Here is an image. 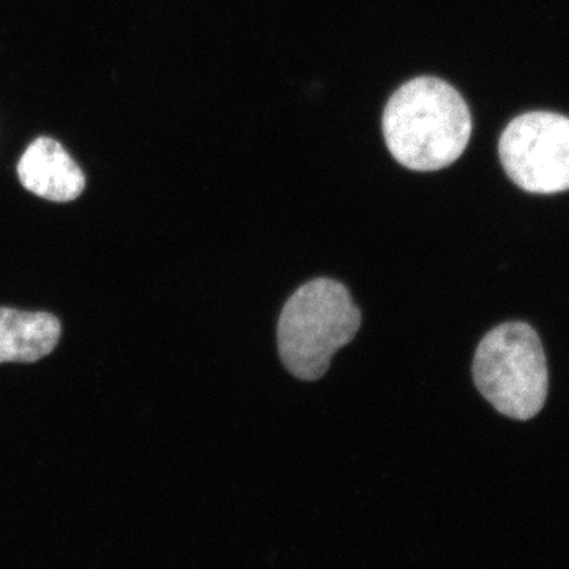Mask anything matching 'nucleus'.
<instances>
[{
	"label": "nucleus",
	"mask_w": 569,
	"mask_h": 569,
	"mask_svg": "<svg viewBox=\"0 0 569 569\" xmlns=\"http://www.w3.org/2000/svg\"><path fill=\"white\" fill-rule=\"evenodd\" d=\"M18 176L29 192L56 203L77 200L86 186L81 168L51 138H39L26 149L18 163Z\"/></svg>",
	"instance_id": "obj_5"
},
{
	"label": "nucleus",
	"mask_w": 569,
	"mask_h": 569,
	"mask_svg": "<svg viewBox=\"0 0 569 569\" xmlns=\"http://www.w3.org/2000/svg\"><path fill=\"white\" fill-rule=\"evenodd\" d=\"M473 378L482 397L505 417L527 421L548 399L545 348L533 328L520 321L497 326L475 353Z\"/></svg>",
	"instance_id": "obj_3"
},
{
	"label": "nucleus",
	"mask_w": 569,
	"mask_h": 569,
	"mask_svg": "<svg viewBox=\"0 0 569 569\" xmlns=\"http://www.w3.org/2000/svg\"><path fill=\"white\" fill-rule=\"evenodd\" d=\"M389 152L415 171H437L456 162L471 137L466 100L447 81L417 78L389 99L383 114Z\"/></svg>",
	"instance_id": "obj_1"
},
{
	"label": "nucleus",
	"mask_w": 569,
	"mask_h": 569,
	"mask_svg": "<svg viewBox=\"0 0 569 569\" xmlns=\"http://www.w3.org/2000/svg\"><path fill=\"white\" fill-rule=\"evenodd\" d=\"M61 337V323L50 313L0 309V365L33 362L50 355Z\"/></svg>",
	"instance_id": "obj_6"
},
{
	"label": "nucleus",
	"mask_w": 569,
	"mask_h": 569,
	"mask_svg": "<svg viewBox=\"0 0 569 569\" xmlns=\"http://www.w3.org/2000/svg\"><path fill=\"white\" fill-rule=\"evenodd\" d=\"M498 153L509 179L526 192L569 190L567 116L545 111L519 116L501 133Z\"/></svg>",
	"instance_id": "obj_4"
},
{
	"label": "nucleus",
	"mask_w": 569,
	"mask_h": 569,
	"mask_svg": "<svg viewBox=\"0 0 569 569\" xmlns=\"http://www.w3.org/2000/svg\"><path fill=\"white\" fill-rule=\"evenodd\" d=\"M361 328V312L350 291L331 279L302 284L288 299L277 326L283 366L301 380L325 376L332 358Z\"/></svg>",
	"instance_id": "obj_2"
}]
</instances>
